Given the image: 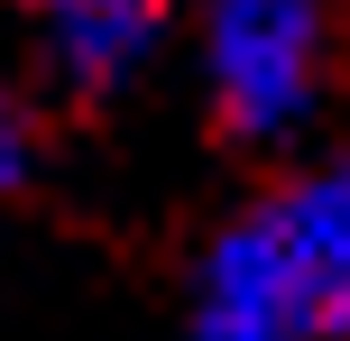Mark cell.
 <instances>
[{"label": "cell", "instance_id": "6da1fadb", "mask_svg": "<svg viewBox=\"0 0 350 341\" xmlns=\"http://www.w3.org/2000/svg\"><path fill=\"white\" fill-rule=\"evenodd\" d=\"M203 92L240 148H286L332 92V0H212Z\"/></svg>", "mask_w": 350, "mask_h": 341}, {"label": "cell", "instance_id": "7a4b0ae2", "mask_svg": "<svg viewBox=\"0 0 350 341\" xmlns=\"http://www.w3.org/2000/svg\"><path fill=\"white\" fill-rule=\"evenodd\" d=\"M249 213H258V231H267V249H277L286 286L304 295L314 332L323 341L350 332V157L295 166V176H286L277 194H258Z\"/></svg>", "mask_w": 350, "mask_h": 341}, {"label": "cell", "instance_id": "3957f363", "mask_svg": "<svg viewBox=\"0 0 350 341\" xmlns=\"http://www.w3.org/2000/svg\"><path fill=\"white\" fill-rule=\"evenodd\" d=\"M18 18H28V46H37V65H46L55 92L111 102L166 46L175 0H18Z\"/></svg>", "mask_w": 350, "mask_h": 341}, {"label": "cell", "instance_id": "277c9868", "mask_svg": "<svg viewBox=\"0 0 350 341\" xmlns=\"http://www.w3.org/2000/svg\"><path fill=\"white\" fill-rule=\"evenodd\" d=\"M185 341H323L304 295L286 286L277 249H267L258 213L221 221L193 258V305H185Z\"/></svg>", "mask_w": 350, "mask_h": 341}, {"label": "cell", "instance_id": "5b68a950", "mask_svg": "<svg viewBox=\"0 0 350 341\" xmlns=\"http://www.w3.org/2000/svg\"><path fill=\"white\" fill-rule=\"evenodd\" d=\"M28 166H37V129H28V111H18V92H0V194H18Z\"/></svg>", "mask_w": 350, "mask_h": 341}, {"label": "cell", "instance_id": "8992f818", "mask_svg": "<svg viewBox=\"0 0 350 341\" xmlns=\"http://www.w3.org/2000/svg\"><path fill=\"white\" fill-rule=\"evenodd\" d=\"M332 341H350V332H332Z\"/></svg>", "mask_w": 350, "mask_h": 341}]
</instances>
